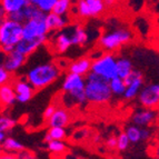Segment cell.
Wrapping results in <instances>:
<instances>
[{"label": "cell", "instance_id": "obj_1", "mask_svg": "<svg viewBox=\"0 0 159 159\" xmlns=\"http://www.w3.org/2000/svg\"><path fill=\"white\" fill-rule=\"evenodd\" d=\"M62 71L64 69L61 68L60 64L48 60L30 66L22 76L38 91L55 84L60 78Z\"/></svg>", "mask_w": 159, "mask_h": 159}, {"label": "cell", "instance_id": "obj_2", "mask_svg": "<svg viewBox=\"0 0 159 159\" xmlns=\"http://www.w3.org/2000/svg\"><path fill=\"white\" fill-rule=\"evenodd\" d=\"M85 86V76L71 74V72H67L65 75L61 84V91H62V97L67 98L65 102L67 107H80L88 103L86 98Z\"/></svg>", "mask_w": 159, "mask_h": 159}, {"label": "cell", "instance_id": "obj_3", "mask_svg": "<svg viewBox=\"0 0 159 159\" xmlns=\"http://www.w3.org/2000/svg\"><path fill=\"white\" fill-rule=\"evenodd\" d=\"M134 40L133 31L125 26L115 25L109 27L99 36L98 47L101 51L115 52Z\"/></svg>", "mask_w": 159, "mask_h": 159}, {"label": "cell", "instance_id": "obj_4", "mask_svg": "<svg viewBox=\"0 0 159 159\" xmlns=\"http://www.w3.org/2000/svg\"><path fill=\"white\" fill-rule=\"evenodd\" d=\"M85 93L87 102L98 106L110 102L114 97L108 80L99 77L93 72H89L86 76Z\"/></svg>", "mask_w": 159, "mask_h": 159}, {"label": "cell", "instance_id": "obj_5", "mask_svg": "<svg viewBox=\"0 0 159 159\" xmlns=\"http://www.w3.org/2000/svg\"><path fill=\"white\" fill-rule=\"evenodd\" d=\"M22 39V24L7 18L0 25V50L10 52L15 50Z\"/></svg>", "mask_w": 159, "mask_h": 159}, {"label": "cell", "instance_id": "obj_6", "mask_svg": "<svg viewBox=\"0 0 159 159\" xmlns=\"http://www.w3.org/2000/svg\"><path fill=\"white\" fill-rule=\"evenodd\" d=\"M117 59L118 57L115 55V52L101 51L100 55L93 58L90 72L110 81L117 77Z\"/></svg>", "mask_w": 159, "mask_h": 159}, {"label": "cell", "instance_id": "obj_7", "mask_svg": "<svg viewBox=\"0 0 159 159\" xmlns=\"http://www.w3.org/2000/svg\"><path fill=\"white\" fill-rule=\"evenodd\" d=\"M107 8L105 0H76L72 13L80 20H87L102 16Z\"/></svg>", "mask_w": 159, "mask_h": 159}, {"label": "cell", "instance_id": "obj_8", "mask_svg": "<svg viewBox=\"0 0 159 159\" xmlns=\"http://www.w3.org/2000/svg\"><path fill=\"white\" fill-rule=\"evenodd\" d=\"M50 31L46 24V16L32 18L22 24V38L25 39H39L49 38Z\"/></svg>", "mask_w": 159, "mask_h": 159}, {"label": "cell", "instance_id": "obj_9", "mask_svg": "<svg viewBox=\"0 0 159 159\" xmlns=\"http://www.w3.org/2000/svg\"><path fill=\"white\" fill-rule=\"evenodd\" d=\"M47 46L51 48V51L57 56L66 53L72 47L71 37L69 34L68 27L59 31L51 32L48 39Z\"/></svg>", "mask_w": 159, "mask_h": 159}, {"label": "cell", "instance_id": "obj_10", "mask_svg": "<svg viewBox=\"0 0 159 159\" xmlns=\"http://www.w3.org/2000/svg\"><path fill=\"white\" fill-rule=\"evenodd\" d=\"M126 82V91L122 96L124 100L126 101H133L136 100L145 86V80H143V76L139 70H135L134 69L133 72L128 76L125 79Z\"/></svg>", "mask_w": 159, "mask_h": 159}, {"label": "cell", "instance_id": "obj_11", "mask_svg": "<svg viewBox=\"0 0 159 159\" xmlns=\"http://www.w3.org/2000/svg\"><path fill=\"white\" fill-rule=\"evenodd\" d=\"M136 100L143 108L157 109L159 106V84L145 85Z\"/></svg>", "mask_w": 159, "mask_h": 159}, {"label": "cell", "instance_id": "obj_12", "mask_svg": "<svg viewBox=\"0 0 159 159\" xmlns=\"http://www.w3.org/2000/svg\"><path fill=\"white\" fill-rule=\"evenodd\" d=\"M130 124L138 127H154L158 124L156 109L138 108L135 109L129 117Z\"/></svg>", "mask_w": 159, "mask_h": 159}, {"label": "cell", "instance_id": "obj_13", "mask_svg": "<svg viewBox=\"0 0 159 159\" xmlns=\"http://www.w3.org/2000/svg\"><path fill=\"white\" fill-rule=\"evenodd\" d=\"M11 84H12L15 93H16L17 102L27 103L34 98L36 89L30 85L29 82L27 81V79L24 77V76H20V77H13Z\"/></svg>", "mask_w": 159, "mask_h": 159}, {"label": "cell", "instance_id": "obj_14", "mask_svg": "<svg viewBox=\"0 0 159 159\" xmlns=\"http://www.w3.org/2000/svg\"><path fill=\"white\" fill-rule=\"evenodd\" d=\"M27 61H28V57H26L15 49L10 52H6L5 59H3L1 66H3L10 74L15 76L19 70H21L26 66Z\"/></svg>", "mask_w": 159, "mask_h": 159}, {"label": "cell", "instance_id": "obj_15", "mask_svg": "<svg viewBox=\"0 0 159 159\" xmlns=\"http://www.w3.org/2000/svg\"><path fill=\"white\" fill-rule=\"evenodd\" d=\"M72 47H86L89 43V32L81 24H70L68 26Z\"/></svg>", "mask_w": 159, "mask_h": 159}, {"label": "cell", "instance_id": "obj_16", "mask_svg": "<svg viewBox=\"0 0 159 159\" xmlns=\"http://www.w3.org/2000/svg\"><path fill=\"white\" fill-rule=\"evenodd\" d=\"M49 38H39V39H25L22 38L20 43L17 45L16 50L20 53L25 55L26 57H31L34 53H36L40 48L43 46H47Z\"/></svg>", "mask_w": 159, "mask_h": 159}, {"label": "cell", "instance_id": "obj_17", "mask_svg": "<svg viewBox=\"0 0 159 159\" xmlns=\"http://www.w3.org/2000/svg\"><path fill=\"white\" fill-rule=\"evenodd\" d=\"M71 114L68 110V108L58 105L56 108V110L53 111L52 116L47 120V126L49 127H64L67 128L68 125L71 122Z\"/></svg>", "mask_w": 159, "mask_h": 159}, {"label": "cell", "instance_id": "obj_18", "mask_svg": "<svg viewBox=\"0 0 159 159\" xmlns=\"http://www.w3.org/2000/svg\"><path fill=\"white\" fill-rule=\"evenodd\" d=\"M46 24L51 34V32H56L67 28L71 24V20L69 16H61V15H58L52 11V12L46 15Z\"/></svg>", "mask_w": 159, "mask_h": 159}, {"label": "cell", "instance_id": "obj_19", "mask_svg": "<svg viewBox=\"0 0 159 159\" xmlns=\"http://www.w3.org/2000/svg\"><path fill=\"white\" fill-rule=\"evenodd\" d=\"M91 64L93 58L91 57H80L76 60L69 62L67 66V72L80 75V76H87L91 71Z\"/></svg>", "mask_w": 159, "mask_h": 159}, {"label": "cell", "instance_id": "obj_20", "mask_svg": "<svg viewBox=\"0 0 159 159\" xmlns=\"http://www.w3.org/2000/svg\"><path fill=\"white\" fill-rule=\"evenodd\" d=\"M16 102L17 97L12 84L9 82V84L0 86V106L8 108V107L13 106Z\"/></svg>", "mask_w": 159, "mask_h": 159}, {"label": "cell", "instance_id": "obj_21", "mask_svg": "<svg viewBox=\"0 0 159 159\" xmlns=\"http://www.w3.org/2000/svg\"><path fill=\"white\" fill-rule=\"evenodd\" d=\"M0 3L3 7L8 16L21 11L30 3V0H0Z\"/></svg>", "mask_w": 159, "mask_h": 159}, {"label": "cell", "instance_id": "obj_22", "mask_svg": "<svg viewBox=\"0 0 159 159\" xmlns=\"http://www.w3.org/2000/svg\"><path fill=\"white\" fill-rule=\"evenodd\" d=\"M133 61L127 57H118L117 59V77L126 79L133 72Z\"/></svg>", "mask_w": 159, "mask_h": 159}, {"label": "cell", "instance_id": "obj_23", "mask_svg": "<svg viewBox=\"0 0 159 159\" xmlns=\"http://www.w3.org/2000/svg\"><path fill=\"white\" fill-rule=\"evenodd\" d=\"M2 146L3 149H5V152H7V154H13V155L19 154L20 151L26 149L21 141H19L18 139H16V138L13 137H9V136L6 137V139L2 143Z\"/></svg>", "mask_w": 159, "mask_h": 159}, {"label": "cell", "instance_id": "obj_24", "mask_svg": "<svg viewBox=\"0 0 159 159\" xmlns=\"http://www.w3.org/2000/svg\"><path fill=\"white\" fill-rule=\"evenodd\" d=\"M124 131L128 136L130 143L133 145H138L139 143H143V127H138V126L130 124L126 126Z\"/></svg>", "mask_w": 159, "mask_h": 159}, {"label": "cell", "instance_id": "obj_25", "mask_svg": "<svg viewBox=\"0 0 159 159\" xmlns=\"http://www.w3.org/2000/svg\"><path fill=\"white\" fill-rule=\"evenodd\" d=\"M67 138V130L64 127H49L45 136V143L50 140H65Z\"/></svg>", "mask_w": 159, "mask_h": 159}, {"label": "cell", "instance_id": "obj_26", "mask_svg": "<svg viewBox=\"0 0 159 159\" xmlns=\"http://www.w3.org/2000/svg\"><path fill=\"white\" fill-rule=\"evenodd\" d=\"M75 6V0H57L53 12L61 15V16H69V13L72 12Z\"/></svg>", "mask_w": 159, "mask_h": 159}, {"label": "cell", "instance_id": "obj_27", "mask_svg": "<svg viewBox=\"0 0 159 159\" xmlns=\"http://www.w3.org/2000/svg\"><path fill=\"white\" fill-rule=\"evenodd\" d=\"M110 90L112 93V96L115 97H122L126 91V82L125 79L120 77H115L109 81Z\"/></svg>", "mask_w": 159, "mask_h": 159}, {"label": "cell", "instance_id": "obj_28", "mask_svg": "<svg viewBox=\"0 0 159 159\" xmlns=\"http://www.w3.org/2000/svg\"><path fill=\"white\" fill-rule=\"evenodd\" d=\"M56 2L57 0H30L31 5H34L36 8H38L46 15L52 12Z\"/></svg>", "mask_w": 159, "mask_h": 159}, {"label": "cell", "instance_id": "obj_29", "mask_svg": "<svg viewBox=\"0 0 159 159\" xmlns=\"http://www.w3.org/2000/svg\"><path fill=\"white\" fill-rule=\"evenodd\" d=\"M46 148L51 154L61 155L67 150V143L65 140H50L46 143Z\"/></svg>", "mask_w": 159, "mask_h": 159}, {"label": "cell", "instance_id": "obj_30", "mask_svg": "<svg viewBox=\"0 0 159 159\" xmlns=\"http://www.w3.org/2000/svg\"><path fill=\"white\" fill-rule=\"evenodd\" d=\"M17 126V120L9 115H0V130L8 134Z\"/></svg>", "mask_w": 159, "mask_h": 159}, {"label": "cell", "instance_id": "obj_31", "mask_svg": "<svg viewBox=\"0 0 159 159\" xmlns=\"http://www.w3.org/2000/svg\"><path fill=\"white\" fill-rule=\"evenodd\" d=\"M131 145L129 138L126 135L125 131H121L119 135L117 136V150L118 151H126L129 146Z\"/></svg>", "mask_w": 159, "mask_h": 159}, {"label": "cell", "instance_id": "obj_32", "mask_svg": "<svg viewBox=\"0 0 159 159\" xmlns=\"http://www.w3.org/2000/svg\"><path fill=\"white\" fill-rule=\"evenodd\" d=\"M13 77H15V76H13L12 74H10L5 67L0 65V86L11 82L13 79Z\"/></svg>", "mask_w": 159, "mask_h": 159}, {"label": "cell", "instance_id": "obj_33", "mask_svg": "<svg viewBox=\"0 0 159 159\" xmlns=\"http://www.w3.org/2000/svg\"><path fill=\"white\" fill-rule=\"evenodd\" d=\"M149 152L154 159H159V139H154L151 141Z\"/></svg>", "mask_w": 159, "mask_h": 159}, {"label": "cell", "instance_id": "obj_34", "mask_svg": "<svg viewBox=\"0 0 159 159\" xmlns=\"http://www.w3.org/2000/svg\"><path fill=\"white\" fill-rule=\"evenodd\" d=\"M57 106H58V105H57L56 102H52V103H50V105H48V106L45 108V110H43V117L46 121H47V120L52 116L53 111L56 110Z\"/></svg>", "mask_w": 159, "mask_h": 159}, {"label": "cell", "instance_id": "obj_35", "mask_svg": "<svg viewBox=\"0 0 159 159\" xmlns=\"http://www.w3.org/2000/svg\"><path fill=\"white\" fill-rule=\"evenodd\" d=\"M106 147L110 150L117 149V136H110L106 139Z\"/></svg>", "mask_w": 159, "mask_h": 159}, {"label": "cell", "instance_id": "obj_36", "mask_svg": "<svg viewBox=\"0 0 159 159\" xmlns=\"http://www.w3.org/2000/svg\"><path fill=\"white\" fill-rule=\"evenodd\" d=\"M17 157H18V159H36L34 152L30 150H27V149H24L19 154H17Z\"/></svg>", "mask_w": 159, "mask_h": 159}, {"label": "cell", "instance_id": "obj_37", "mask_svg": "<svg viewBox=\"0 0 159 159\" xmlns=\"http://www.w3.org/2000/svg\"><path fill=\"white\" fill-rule=\"evenodd\" d=\"M7 18H8V15H7L6 10L3 9L2 6H1V3H0V25L2 24Z\"/></svg>", "mask_w": 159, "mask_h": 159}, {"label": "cell", "instance_id": "obj_38", "mask_svg": "<svg viewBox=\"0 0 159 159\" xmlns=\"http://www.w3.org/2000/svg\"><path fill=\"white\" fill-rule=\"evenodd\" d=\"M0 159H18V157H17V155L7 154V152H5V154L0 155Z\"/></svg>", "mask_w": 159, "mask_h": 159}, {"label": "cell", "instance_id": "obj_39", "mask_svg": "<svg viewBox=\"0 0 159 159\" xmlns=\"http://www.w3.org/2000/svg\"><path fill=\"white\" fill-rule=\"evenodd\" d=\"M117 2V0H105V3H106L107 7H112V6H115Z\"/></svg>", "mask_w": 159, "mask_h": 159}, {"label": "cell", "instance_id": "obj_40", "mask_svg": "<svg viewBox=\"0 0 159 159\" xmlns=\"http://www.w3.org/2000/svg\"><path fill=\"white\" fill-rule=\"evenodd\" d=\"M6 137H7V134L3 133V131H1V130H0V143H3V140L6 139Z\"/></svg>", "mask_w": 159, "mask_h": 159}, {"label": "cell", "instance_id": "obj_41", "mask_svg": "<svg viewBox=\"0 0 159 159\" xmlns=\"http://www.w3.org/2000/svg\"><path fill=\"white\" fill-rule=\"evenodd\" d=\"M2 154H5V149H3L2 143H0V155H2Z\"/></svg>", "mask_w": 159, "mask_h": 159}, {"label": "cell", "instance_id": "obj_42", "mask_svg": "<svg viewBox=\"0 0 159 159\" xmlns=\"http://www.w3.org/2000/svg\"><path fill=\"white\" fill-rule=\"evenodd\" d=\"M156 139H159V124H158V128L156 130Z\"/></svg>", "mask_w": 159, "mask_h": 159}, {"label": "cell", "instance_id": "obj_43", "mask_svg": "<svg viewBox=\"0 0 159 159\" xmlns=\"http://www.w3.org/2000/svg\"><path fill=\"white\" fill-rule=\"evenodd\" d=\"M156 112H157V119H158V124H159V106L157 107V109H156Z\"/></svg>", "mask_w": 159, "mask_h": 159}, {"label": "cell", "instance_id": "obj_44", "mask_svg": "<svg viewBox=\"0 0 159 159\" xmlns=\"http://www.w3.org/2000/svg\"><path fill=\"white\" fill-rule=\"evenodd\" d=\"M105 159H119V158H116V157H114V158H105Z\"/></svg>", "mask_w": 159, "mask_h": 159}, {"label": "cell", "instance_id": "obj_45", "mask_svg": "<svg viewBox=\"0 0 159 159\" xmlns=\"http://www.w3.org/2000/svg\"><path fill=\"white\" fill-rule=\"evenodd\" d=\"M77 159H86V158H77Z\"/></svg>", "mask_w": 159, "mask_h": 159}]
</instances>
